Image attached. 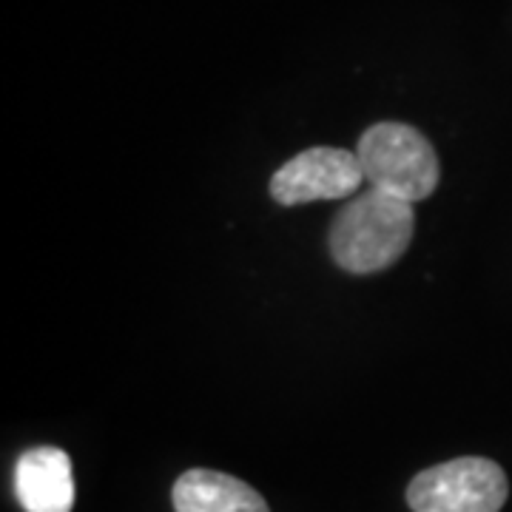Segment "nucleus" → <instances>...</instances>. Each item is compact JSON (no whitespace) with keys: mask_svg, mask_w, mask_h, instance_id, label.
Returning a JSON list of instances; mask_svg holds the SVG:
<instances>
[{"mask_svg":"<svg viewBox=\"0 0 512 512\" xmlns=\"http://www.w3.org/2000/svg\"><path fill=\"white\" fill-rule=\"evenodd\" d=\"M416 231L413 202L367 188L330 225V256L348 274H379L399 262Z\"/></svg>","mask_w":512,"mask_h":512,"instance_id":"f257e3e1","label":"nucleus"},{"mask_svg":"<svg viewBox=\"0 0 512 512\" xmlns=\"http://www.w3.org/2000/svg\"><path fill=\"white\" fill-rule=\"evenodd\" d=\"M365 183L404 202L427 200L439 185L441 168L430 140L404 123H376L359 140Z\"/></svg>","mask_w":512,"mask_h":512,"instance_id":"f03ea898","label":"nucleus"},{"mask_svg":"<svg viewBox=\"0 0 512 512\" xmlns=\"http://www.w3.org/2000/svg\"><path fill=\"white\" fill-rule=\"evenodd\" d=\"M510 484L490 458L464 456L436 464L410 481L407 504L413 512H498Z\"/></svg>","mask_w":512,"mask_h":512,"instance_id":"7ed1b4c3","label":"nucleus"},{"mask_svg":"<svg viewBox=\"0 0 512 512\" xmlns=\"http://www.w3.org/2000/svg\"><path fill=\"white\" fill-rule=\"evenodd\" d=\"M365 183L359 154L345 148H308L296 154L271 177V197L279 205L313 200H345Z\"/></svg>","mask_w":512,"mask_h":512,"instance_id":"20e7f679","label":"nucleus"},{"mask_svg":"<svg viewBox=\"0 0 512 512\" xmlns=\"http://www.w3.org/2000/svg\"><path fill=\"white\" fill-rule=\"evenodd\" d=\"M15 493L26 512H72V458L57 447H35L15 467Z\"/></svg>","mask_w":512,"mask_h":512,"instance_id":"39448f33","label":"nucleus"},{"mask_svg":"<svg viewBox=\"0 0 512 512\" xmlns=\"http://www.w3.org/2000/svg\"><path fill=\"white\" fill-rule=\"evenodd\" d=\"M171 498L177 512H271L251 484L217 470L183 473Z\"/></svg>","mask_w":512,"mask_h":512,"instance_id":"423d86ee","label":"nucleus"}]
</instances>
